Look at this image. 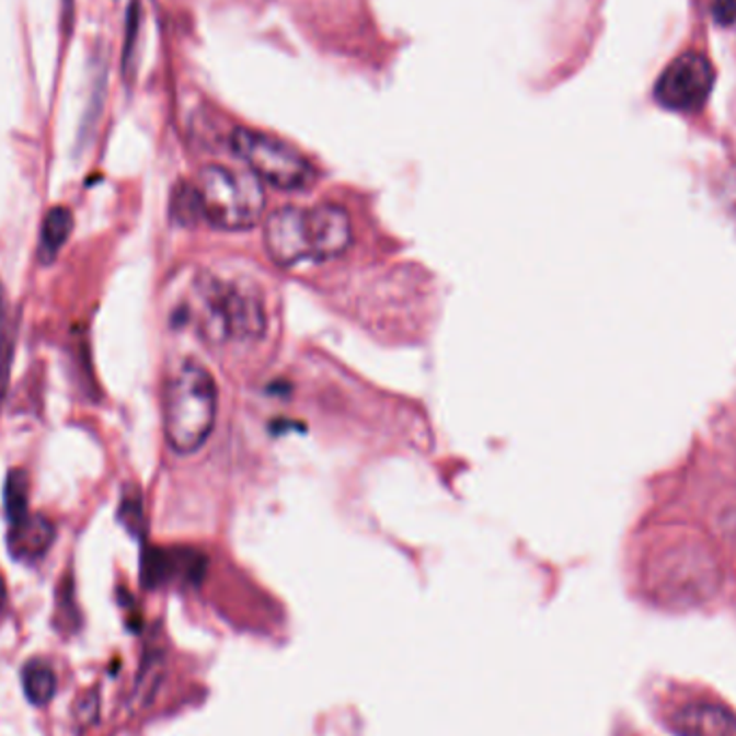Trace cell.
Wrapping results in <instances>:
<instances>
[{"instance_id": "cell-7", "label": "cell", "mask_w": 736, "mask_h": 736, "mask_svg": "<svg viewBox=\"0 0 736 736\" xmlns=\"http://www.w3.org/2000/svg\"><path fill=\"white\" fill-rule=\"evenodd\" d=\"M263 242L278 267H296L310 261L307 240V209L296 205L280 207L265 218Z\"/></svg>"}, {"instance_id": "cell-1", "label": "cell", "mask_w": 736, "mask_h": 736, "mask_svg": "<svg viewBox=\"0 0 736 736\" xmlns=\"http://www.w3.org/2000/svg\"><path fill=\"white\" fill-rule=\"evenodd\" d=\"M164 435L177 455L198 452L211 437L218 418V386L211 372L196 360H184L166 379Z\"/></svg>"}, {"instance_id": "cell-8", "label": "cell", "mask_w": 736, "mask_h": 736, "mask_svg": "<svg viewBox=\"0 0 736 736\" xmlns=\"http://www.w3.org/2000/svg\"><path fill=\"white\" fill-rule=\"evenodd\" d=\"M55 537L57 530L50 519H46L44 515L26 513L24 517L9 524L7 545L15 560L33 562L46 555L55 543Z\"/></svg>"}, {"instance_id": "cell-2", "label": "cell", "mask_w": 736, "mask_h": 736, "mask_svg": "<svg viewBox=\"0 0 736 736\" xmlns=\"http://www.w3.org/2000/svg\"><path fill=\"white\" fill-rule=\"evenodd\" d=\"M196 325L214 343H245L267 330V312L261 294L245 280L203 274L194 285Z\"/></svg>"}, {"instance_id": "cell-13", "label": "cell", "mask_w": 736, "mask_h": 736, "mask_svg": "<svg viewBox=\"0 0 736 736\" xmlns=\"http://www.w3.org/2000/svg\"><path fill=\"white\" fill-rule=\"evenodd\" d=\"M4 510L9 524L28 513V479L22 470H13L4 485Z\"/></svg>"}, {"instance_id": "cell-11", "label": "cell", "mask_w": 736, "mask_h": 736, "mask_svg": "<svg viewBox=\"0 0 736 736\" xmlns=\"http://www.w3.org/2000/svg\"><path fill=\"white\" fill-rule=\"evenodd\" d=\"M24 695L35 706H46L57 693V675L44 659H33L22 670Z\"/></svg>"}, {"instance_id": "cell-5", "label": "cell", "mask_w": 736, "mask_h": 736, "mask_svg": "<svg viewBox=\"0 0 736 736\" xmlns=\"http://www.w3.org/2000/svg\"><path fill=\"white\" fill-rule=\"evenodd\" d=\"M715 84V67L700 50H685L670 62L655 84L659 106L675 113H698Z\"/></svg>"}, {"instance_id": "cell-14", "label": "cell", "mask_w": 736, "mask_h": 736, "mask_svg": "<svg viewBox=\"0 0 736 736\" xmlns=\"http://www.w3.org/2000/svg\"><path fill=\"white\" fill-rule=\"evenodd\" d=\"M11 325L7 323V314L2 310L0 302V399L7 388V377H9V365H11Z\"/></svg>"}, {"instance_id": "cell-17", "label": "cell", "mask_w": 736, "mask_h": 736, "mask_svg": "<svg viewBox=\"0 0 736 736\" xmlns=\"http://www.w3.org/2000/svg\"><path fill=\"white\" fill-rule=\"evenodd\" d=\"M736 18V0H715V20L731 24Z\"/></svg>"}, {"instance_id": "cell-4", "label": "cell", "mask_w": 736, "mask_h": 736, "mask_svg": "<svg viewBox=\"0 0 736 736\" xmlns=\"http://www.w3.org/2000/svg\"><path fill=\"white\" fill-rule=\"evenodd\" d=\"M231 149L261 184L298 192L307 189L317 180L314 166L307 156L272 134L238 127L231 134Z\"/></svg>"}, {"instance_id": "cell-16", "label": "cell", "mask_w": 736, "mask_h": 736, "mask_svg": "<svg viewBox=\"0 0 736 736\" xmlns=\"http://www.w3.org/2000/svg\"><path fill=\"white\" fill-rule=\"evenodd\" d=\"M138 37V9L131 4L127 18V35H125V50H123V67L129 69V59L134 55V39Z\"/></svg>"}, {"instance_id": "cell-6", "label": "cell", "mask_w": 736, "mask_h": 736, "mask_svg": "<svg viewBox=\"0 0 736 736\" xmlns=\"http://www.w3.org/2000/svg\"><path fill=\"white\" fill-rule=\"evenodd\" d=\"M307 240L310 261L325 263L343 256L354 244L349 211L336 203H321L307 209Z\"/></svg>"}, {"instance_id": "cell-12", "label": "cell", "mask_w": 736, "mask_h": 736, "mask_svg": "<svg viewBox=\"0 0 736 736\" xmlns=\"http://www.w3.org/2000/svg\"><path fill=\"white\" fill-rule=\"evenodd\" d=\"M171 216L175 222L189 227L203 218L200 198L194 184H180L171 198ZM205 220V218H203Z\"/></svg>"}, {"instance_id": "cell-9", "label": "cell", "mask_w": 736, "mask_h": 736, "mask_svg": "<svg viewBox=\"0 0 736 736\" xmlns=\"http://www.w3.org/2000/svg\"><path fill=\"white\" fill-rule=\"evenodd\" d=\"M678 736H736V717L713 704H691L672 717Z\"/></svg>"}, {"instance_id": "cell-3", "label": "cell", "mask_w": 736, "mask_h": 736, "mask_svg": "<svg viewBox=\"0 0 736 736\" xmlns=\"http://www.w3.org/2000/svg\"><path fill=\"white\" fill-rule=\"evenodd\" d=\"M194 185L203 218L216 229L248 231L263 220L265 192L250 171L242 173L222 164H209L200 169Z\"/></svg>"}, {"instance_id": "cell-18", "label": "cell", "mask_w": 736, "mask_h": 736, "mask_svg": "<svg viewBox=\"0 0 736 736\" xmlns=\"http://www.w3.org/2000/svg\"><path fill=\"white\" fill-rule=\"evenodd\" d=\"M4 610H7V586H4V579L0 577V618Z\"/></svg>"}, {"instance_id": "cell-15", "label": "cell", "mask_w": 736, "mask_h": 736, "mask_svg": "<svg viewBox=\"0 0 736 736\" xmlns=\"http://www.w3.org/2000/svg\"><path fill=\"white\" fill-rule=\"evenodd\" d=\"M97 693L95 691H89V693H84L78 702H76V722L80 724V726H91L93 722H95V717H97Z\"/></svg>"}, {"instance_id": "cell-10", "label": "cell", "mask_w": 736, "mask_h": 736, "mask_svg": "<svg viewBox=\"0 0 736 736\" xmlns=\"http://www.w3.org/2000/svg\"><path fill=\"white\" fill-rule=\"evenodd\" d=\"M71 231H73V216L67 207H53L46 214L39 233V261L44 265H50L57 258Z\"/></svg>"}]
</instances>
